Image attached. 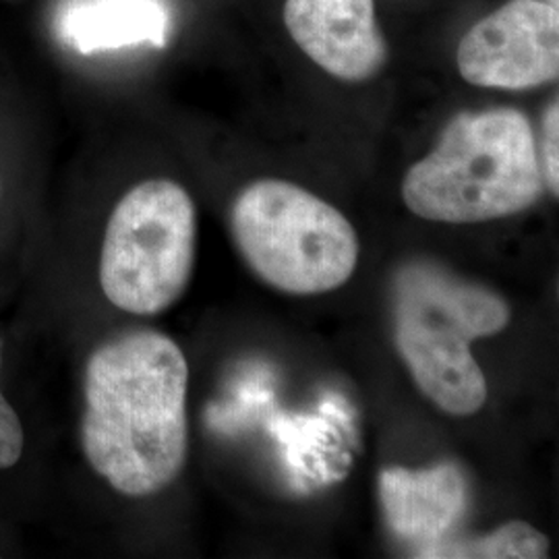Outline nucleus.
<instances>
[{"label":"nucleus","mask_w":559,"mask_h":559,"mask_svg":"<svg viewBox=\"0 0 559 559\" xmlns=\"http://www.w3.org/2000/svg\"><path fill=\"white\" fill-rule=\"evenodd\" d=\"M187 385L179 344L154 330L110 340L87 360L81 445L120 493L154 496L179 477L189 448Z\"/></svg>","instance_id":"obj_1"},{"label":"nucleus","mask_w":559,"mask_h":559,"mask_svg":"<svg viewBox=\"0 0 559 559\" xmlns=\"http://www.w3.org/2000/svg\"><path fill=\"white\" fill-rule=\"evenodd\" d=\"M535 131L519 108L460 112L411 166L402 200L423 221L475 224L514 216L545 193Z\"/></svg>","instance_id":"obj_2"},{"label":"nucleus","mask_w":559,"mask_h":559,"mask_svg":"<svg viewBox=\"0 0 559 559\" xmlns=\"http://www.w3.org/2000/svg\"><path fill=\"white\" fill-rule=\"evenodd\" d=\"M392 302L394 342L420 392L448 415L479 413L489 392L471 344L501 332L510 305L429 260L400 267Z\"/></svg>","instance_id":"obj_3"},{"label":"nucleus","mask_w":559,"mask_h":559,"mask_svg":"<svg viewBox=\"0 0 559 559\" xmlns=\"http://www.w3.org/2000/svg\"><path fill=\"white\" fill-rule=\"evenodd\" d=\"M230 230L249 267L288 295L336 290L359 261V239L346 216L288 180L247 185L230 207Z\"/></svg>","instance_id":"obj_4"},{"label":"nucleus","mask_w":559,"mask_h":559,"mask_svg":"<svg viewBox=\"0 0 559 559\" xmlns=\"http://www.w3.org/2000/svg\"><path fill=\"white\" fill-rule=\"evenodd\" d=\"M195 245V203L179 182L135 185L112 210L102 242L106 299L133 316L166 311L187 290Z\"/></svg>","instance_id":"obj_5"},{"label":"nucleus","mask_w":559,"mask_h":559,"mask_svg":"<svg viewBox=\"0 0 559 559\" xmlns=\"http://www.w3.org/2000/svg\"><path fill=\"white\" fill-rule=\"evenodd\" d=\"M460 75L471 85L533 90L558 80L559 11L543 0H510L460 40Z\"/></svg>","instance_id":"obj_6"},{"label":"nucleus","mask_w":559,"mask_h":559,"mask_svg":"<svg viewBox=\"0 0 559 559\" xmlns=\"http://www.w3.org/2000/svg\"><path fill=\"white\" fill-rule=\"evenodd\" d=\"M284 25L300 50L338 80H371L388 62L373 0H286Z\"/></svg>","instance_id":"obj_7"},{"label":"nucleus","mask_w":559,"mask_h":559,"mask_svg":"<svg viewBox=\"0 0 559 559\" xmlns=\"http://www.w3.org/2000/svg\"><path fill=\"white\" fill-rule=\"evenodd\" d=\"M380 500L390 531L423 551L448 540L468 510L471 493L459 466L441 462L425 471H381Z\"/></svg>","instance_id":"obj_8"},{"label":"nucleus","mask_w":559,"mask_h":559,"mask_svg":"<svg viewBox=\"0 0 559 559\" xmlns=\"http://www.w3.org/2000/svg\"><path fill=\"white\" fill-rule=\"evenodd\" d=\"M170 11L164 0H73L60 17V36L80 55L152 44L164 48Z\"/></svg>","instance_id":"obj_9"},{"label":"nucleus","mask_w":559,"mask_h":559,"mask_svg":"<svg viewBox=\"0 0 559 559\" xmlns=\"http://www.w3.org/2000/svg\"><path fill=\"white\" fill-rule=\"evenodd\" d=\"M431 559H543L549 556V540L535 526L512 520L477 539L443 540L415 554Z\"/></svg>","instance_id":"obj_10"},{"label":"nucleus","mask_w":559,"mask_h":559,"mask_svg":"<svg viewBox=\"0 0 559 559\" xmlns=\"http://www.w3.org/2000/svg\"><path fill=\"white\" fill-rule=\"evenodd\" d=\"M540 170L545 187L559 195V104L551 102L543 117V158H540Z\"/></svg>","instance_id":"obj_11"},{"label":"nucleus","mask_w":559,"mask_h":559,"mask_svg":"<svg viewBox=\"0 0 559 559\" xmlns=\"http://www.w3.org/2000/svg\"><path fill=\"white\" fill-rule=\"evenodd\" d=\"M23 443L25 436L20 417L0 392V468H11L20 462Z\"/></svg>","instance_id":"obj_12"},{"label":"nucleus","mask_w":559,"mask_h":559,"mask_svg":"<svg viewBox=\"0 0 559 559\" xmlns=\"http://www.w3.org/2000/svg\"><path fill=\"white\" fill-rule=\"evenodd\" d=\"M549 4H554V7H559V0H547Z\"/></svg>","instance_id":"obj_13"}]
</instances>
